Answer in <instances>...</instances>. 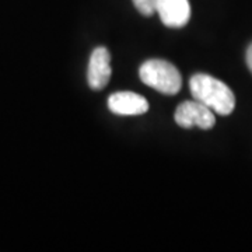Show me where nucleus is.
Wrapping results in <instances>:
<instances>
[{
    "label": "nucleus",
    "instance_id": "f257e3e1",
    "mask_svg": "<svg viewBox=\"0 0 252 252\" xmlns=\"http://www.w3.org/2000/svg\"><path fill=\"white\" fill-rule=\"evenodd\" d=\"M190 94L219 115H230L235 108V95L231 89L216 77L198 73L189 80Z\"/></svg>",
    "mask_w": 252,
    "mask_h": 252
},
{
    "label": "nucleus",
    "instance_id": "f03ea898",
    "mask_svg": "<svg viewBox=\"0 0 252 252\" xmlns=\"http://www.w3.org/2000/svg\"><path fill=\"white\" fill-rule=\"evenodd\" d=\"M140 80L165 95H175L182 87V77L180 70L162 59H150L144 62L139 69Z\"/></svg>",
    "mask_w": 252,
    "mask_h": 252
},
{
    "label": "nucleus",
    "instance_id": "7ed1b4c3",
    "mask_svg": "<svg viewBox=\"0 0 252 252\" xmlns=\"http://www.w3.org/2000/svg\"><path fill=\"white\" fill-rule=\"evenodd\" d=\"M174 119L181 127L190 129L198 126L200 129H212L216 124V117L212 109L198 99L184 101L175 109Z\"/></svg>",
    "mask_w": 252,
    "mask_h": 252
},
{
    "label": "nucleus",
    "instance_id": "20e7f679",
    "mask_svg": "<svg viewBox=\"0 0 252 252\" xmlns=\"http://www.w3.org/2000/svg\"><path fill=\"white\" fill-rule=\"evenodd\" d=\"M112 74L111 69V55L105 46H98L93 51L89 62V70H87V81L91 90H102Z\"/></svg>",
    "mask_w": 252,
    "mask_h": 252
},
{
    "label": "nucleus",
    "instance_id": "39448f33",
    "mask_svg": "<svg viewBox=\"0 0 252 252\" xmlns=\"http://www.w3.org/2000/svg\"><path fill=\"white\" fill-rule=\"evenodd\" d=\"M156 11L168 28H182L190 18L189 0H156Z\"/></svg>",
    "mask_w": 252,
    "mask_h": 252
},
{
    "label": "nucleus",
    "instance_id": "423d86ee",
    "mask_svg": "<svg viewBox=\"0 0 252 252\" xmlns=\"http://www.w3.org/2000/svg\"><path fill=\"white\" fill-rule=\"evenodd\" d=\"M108 108L115 115H142L149 111V102L140 94L132 91H119L109 95Z\"/></svg>",
    "mask_w": 252,
    "mask_h": 252
},
{
    "label": "nucleus",
    "instance_id": "0eeeda50",
    "mask_svg": "<svg viewBox=\"0 0 252 252\" xmlns=\"http://www.w3.org/2000/svg\"><path fill=\"white\" fill-rule=\"evenodd\" d=\"M132 1L142 16L150 17L156 13V0H132Z\"/></svg>",
    "mask_w": 252,
    "mask_h": 252
},
{
    "label": "nucleus",
    "instance_id": "6e6552de",
    "mask_svg": "<svg viewBox=\"0 0 252 252\" xmlns=\"http://www.w3.org/2000/svg\"><path fill=\"white\" fill-rule=\"evenodd\" d=\"M247 64H248V67L252 73V44L247 49Z\"/></svg>",
    "mask_w": 252,
    "mask_h": 252
}]
</instances>
